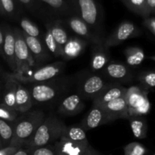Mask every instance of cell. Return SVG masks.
Listing matches in <instances>:
<instances>
[{"label":"cell","instance_id":"obj_19","mask_svg":"<svg viewBox=\"0 0 155 155\" xmlns=\"http://www.w3.org/2000/svg\"><path fill=\"white\" fill-rule=\"evenodd\" d=\"M110 54L109 48L103 44L92 45V58H91V71L99 74L109 63Z\"/></svg>","mask_w":155,"mask_h":155},{"label":"cell","instance_id":"obj_36","mask_svg":"<svg viewBox=\"0 0 155 155\" xmlns=\"http://www.w3.org/2000/svg\"><path fill=\"white\" fill-rule=\"evenodd\" d=\"M30 155H58L53 145H45L29 149Z\"/></svg>","mask_w":155,"mask_h":155},{"label":"cell","instance_id":"obj_47","mask_svg":"<svg viewBox=\"0 0 155 155\" xmlns=\"http://www.w3.org/2000/svg\"><path fill=\"white\" fill-rule=\"evenodd\" d=\"M0 15H2V9H1V6H0Z\"/></svg>","mask_w":155,"mask_h":155},{"label":"cell","instance_id":"obj_12","mask_svg":"<svg viewBox=\"0 0 155 155\" xmlns=\"http://www.w3.org/2000/svg\"><path fill=\"white\" fill-rule=\"evenodd\" d=\"M22 34L34 61L35 67L45 65L47 62L51 60L53 58L52 55L48 51L42 40L28 36L23 32Z\"/></svg>","mask_w":155,"mask_h":155},{"label":"cell","instance_id":"obj_46","mask_svg":"<svg viewBox=\"0 0 155 155\" xmlns=\"http://www.w3.org/2000/svg\"><path fill=\"white\" fill-rule=\"evenodd\" d=\"M2 148H4V146H3V144L2 142V140L0 139V149H2Z\"/></svg>","mask_w":155,"mask_h":155},{"label":"cell","instance_id":"obj_43","mask_svg":"<svg viewBox=\"0 0 155 155\" xmlns=\"http://www.w3.org/2000/svg\"><path fill=\"white\" fill-rule=\"evenodd\" d=\"M3 42H4V33H3V30L2 27H0V55L2 57H3Z\"/></svg>","mask_w":155,"mask_h":155},{"label":"cell","instance_id":"obj_20","mask_svg":"<svg viewBox=\"0 0 155 155\" xmlns=\"http://www.w3.org/2000/svg\"><path fill=\"white\" fill-rule=\"evenodd\" d=\"M89 42L77 36H70L62 48V60L70 61L79 57L86 49Z\"/></svg>","mask_w":155,"mask_h":155},{"label":"cell","instance_id":"obj_27","mask_svg":"<svg viewBox=\"0 0 155 155\" xmlns=\"http://www.w3.org/2000/svg\"><path fill=\"white\" fill-rule=\"evenodd\" d=\"M61 137L77 142H89L86 138V131L80 125L67 126L62 133Z\"/></svg>","mask_w":155,"mask_h":155},{"label":"cell","instance_id":"obj_22","mask_svg":"<svg viewBox=\"0 0 155 155\" xmlns=\"http://www.w3.org/2000/svg\"><path fill=\"white\" fill-rule=\"evenodd\" d=\"M2 78L5 80V83H3L2 92V103L16 110L15 98H16V90L18 82L9 77L8 73H5Z\"/></svg>","mask_w":155,"mask_h":155},{"label":"cell","instance_id":"obj_32","mask_svg":"<svg viewBox=\"0 0 155 155\" xmlns=\"http://www.w3.org/2000/svg\"><path fill=\"white\" fill-rule=\"evenodd\" d=\"M12 136H13L12 123L0 119V139L2 140L4 148L9 146Z\"/></svg>","mask_w":155,"mask_h":155},{"label":"cell","instance_id":"obj_15","mask_svg":"<svg viewBox=\"0 0 155 155\" xmlns=\"http://www.w3.org/2000/svg\"><path fill=\"white\" fill-rule=\"evenodd\" d=\"M4 33V42H3L2 58L5 61L8 66L12 70V73H16V62L15 57V38L14 34L13 27L8 25H3L2 27Z\"/></svg>","mask_w":155,"mask_h":155},{"label":"cell","instance_id":"obj_21","mask_svg":"<svg viewBox=\"0 0 155 155\" xmlns=\"http://www.w3.org/2000/svg\"><path fill=\"white\" fill-rule=\"evenodd\" d=\"M46 5L53 13L66 18L77 15L72 0H36Z\"/></svg>","mask_w":155,"mask_h":155},{"label":"cell","instance_id":"obj_7","mask_svg":"<svg viewBox=\"0 0 155 155\" xmlns=\"http://www.w3.org/2000/svg\"><path fill=\"white\" fill-rule=\"evenodd\" d=\"M148 92L139 86H133L127 88L125 95L128 108L129 117L133 116H144L148 114L151 108V104L148 98Z\"/></svg>","mask_w":155,"mask_h":155},{"label":"cell","instance_id":"obj_13","mask_svg":"<svg viewBox=\"0 0 155 155\" xmlns=\"http://www.w3.org/2000/svg\"><path fill=\"white\" fill-rule=\"evenodd\" d=\"M85 103L83 99L77 93L69 94L58 104L57 113L65 117H72L79 114L84 110Z\"/></svg>","mask_w":155,"mask_h":155},{"label":"cell","instance_id":"obj_8","mask_svg":"<svg viewBox=\"0 0 155 155\" xmlns=\"http://www.w3.org/2000/svg\"><path fill=\"white\" fill-rule=\"evenodd\" d=\"M13 31L15 38V57L16 62V73L15 74H20L34 68L35 63L21 29L13 27Z\"/></svg>","mask_w":155,"mask_h":155},{"label":"cell","instance_id":"obj_24","mask_svg":"<svg viewBox=\"0 0 155 155\" xmlns=\"http://www.w3.org/2000/svg\"><path fill=\"white\" fill-rule=\"evenodd\" d=\"M15 101H16V110L18 113H25L30 110V109L33 107L31 95L28 88L19 82L17 87Z\"/></svg>","mask_w":155,"mask_h":155},{"label":"cell","instance_id":"obj_39","mask_svg":"<svg viewBox=\"0 0 155 155\" xmlns=\"http://www.w3.org/2000/svg\"><path fill=\"white\" fill-rule=\"evenodd\" d=\"M18 148L13 146H7L0 149V155H13Z\"/></svg>","mask_w":155,"mask_h":155},{"label":"cell","instance_id":"obj_1","mask_svg":"<svg viewBox=\"0 0 155 155\" xmlns=\"http://www.w3.org/2000/svg\"><path fill=\"white\" fill-rule=\"evenodd\" d=\"M77 74L62 75L42 83L25 85L28 88L33 106L50 107L58 105L64 97L71 94L76 86Z\"/></svg>","mask_w":155,"mask_h":155},{"label":"cell","instance_id":"obj_44","mask_svg":"<svg viewBox=\"0 0 155 155\" xmlns=\"http://www.w3.org/2000/svg\"><path fill=\"white\" fill-rule=\"evenodd\" d=\"M2 88H3V83L0 80V100L2 99Z\"/></svg>","mask_w":155,"mask_h":155},{"label":"cell","instance_id":"obj_3","mask_svg":"<svg viewBox=\"0 0 155 155\" xmlns=\"http://www.w3.org/2000/svg\"><path fill=\"white\" fill-rule=\"evenodd\" d=\"M66 124L54 114L45 116L36 133L27 141L23 148L27 149L52 145L61 137Z\"/></svg>","mask_w":155,"mask_h":155},{"label":"cell","instance_id":"obj_14","mask_svg":"<svg viewBox=\"0 0 155 155\" xmlns=\"http://www.w3.org/2000/svg\"><path fill=\"white\" fill-rule=\"evenodd\" d=\"M127 88L124 85L114 82H108L93 99V104L103 105L110 101L125 96Z\"/></svg>","mask_w":155,"mask_h":155},{"label":"cell","instance_id":"obj_45","mask_svg":"<svg viewBox=\"0 0 155 155\" xmlns=\"http://www.w3.org/2000/svg\"><path fill=\"white\" fill-rule=\"evenodd\" d=\"M5 73V72H4V71H3V70L2 69L1 67H0V77H3V76H4Z\"/></svg>","mask_w":155,"mask_h":155},{"label":"cell","instance_id":"obj_6","mask_svg":"<svg viewBox=\"0 0 155 155\" xmlns=\"http://www.w3.org/2000/svg\"><path fill=\"white\" fill-rule=\"evenodd\" d=\"M108 81L98 73L84 71L77 74L76 92L83 100H92L98 95Z\"/></svg>","mask_w":155,"mask_h":155},{"label":"cell","instance_id":"obj_28","mask_svg":"<svg viewBox=\"0 0 155 155\" xmlns=\"http://www.w3.org/2000/svg\"><path fill=\"white\" fill-rule=\"evenodd\" d=\"M142 89L149 92L154 90L155 86V72L153 70H147L139 73L136 77Z\"/></svg>","mask_w":155,"mask_h":155},{"label":"cell","instance_id":"obj_40","mask_svg":"<svg viewBox=\"0 0 155 155\" xmlns=\"http://www.w3.org/2000/svg\"><path fill=\"white\" fill-rule=\"evenodd\" d=\"M147 9L149 12L150 15L154 14L155 12V0H145Z\"/></svg>","mask_w":155,"mask_h":155},{"label":"cell","instance_id":"obj_11","mask_svg":"<svg viewBox=\"0 0 155 155\" xmlns=\"http://www.w3.org/2000/svg\"><path fill=\"white\" fill-rule=\"evenodd\" d=\"M63 21L64 24L77 36L87 41L89 43L103 44L104 38L97 35L80 17L77 15H72L68 17Z\"/></svg>","mask_w":155,"mask_h":155},{"label":"cell","instance_id":"obj_41","mask_svg":"<svg viewBox=\"0 0 155 155\" xmlns=\"http://www.w3.org/2000/svg\"><path fill=\"white\" fill-rule=\"evenodd\" d=\"M13 155H30V151L29 149L25 148H20L14 153Z\"/></svg>","mask_w":155,"mask_h":155},{"label":"cell","instance_id":"obj_37","mask_svg":"<svg viewBox=\"0 0 155 155\" xmlns=\"http://www.w3.org/2000/svg\"><path fill=\"white\" fill-rule=\"evenodd\" d=\"M24 8L30 11L34 15H37L41 13V9L39 8V3L36 0H18Z\"/></svg>","mask_w":155,"mask_h":155},{"label":"cell","instance_id":"obj_18","mask_svg":"<svg viewBox=\"0 0 155 155\" xmlns=\"http://www.w3.org/2000/svg\"><path fill=\"white\" fill-rule=\"evenodd\" d=\"M101 107L107 115L110 122L118 119L128 120V108L125 96L109 101L101 105Z\"/></svg>","mask_w":155,"mask_h":155},{"label":"cell","instance_id":"obj_2","mask_svg":"<svg viewBox=\"0 0 155 155\" xmlns=\"http://www.w3.org/2000/svg\"><path fill=\"white\" fill-rule=\"evenodd\" d=\"M45 117V114L40 109L20 113L17 119L12 122L13 136L10 146L22 148L33 136Z\"/></svg>","mask_w":155,"mask_h":155},{"label":"cell","instance_id":"obj_31","mask_svg":"<svg viewBox=\"0 0 155 155\" xmlns=\"http://www.w3.org/2000/svg\"><path fill=\"white\" fill-rule=\"evenodd\" d=\"M130 10L143 18L150 16L147 9L145 0H121Z\"/></svg>","mask_w":155,"mask_h":155},{"label":"cell","instance_id":"obj_35","mask_svg":"<svg viewBox=\"0 0 155 155\" xmlns=\"http://www.w3.org/2000/svg\"><path fill=\"white\" fill-rule=\"evenodd\" d=\"M124 155H145L148 152L143 145L139 142H131L124 148Z\"/></svg>","mask_w":155,"mask_h":155},{"label":"cell","instance_id":"obj_33","mask_svg":"<svg viewBox=\"0 0 155 155\" xmlns=\"http://www.w3.org/2000/svg\"><path fill=\"white\" fill-rule=\"evenodd\" d=\"M0 6L2 15L10 18H18L19 12L15 0H0Z\"/></svg>","mask_w":155,"mask_h":155},{"label":"cell","instance_id":"obj_23","mask_svg":"<svg viewBox=\"0 0 155 155\" xmlns=\"http://www.w3.org/2000/svg\"><path fill=\"white\" fill-rule=\"evenodd\" d=\"M45 27H46V30H48L51 33L53 39L55 40L58 45L61 48H63L70 37L67 32L66 27H64L63 21L60 19L53 20L46 23Z\"/></svg>","mask_w":155,"mask_h":155},{"label":"cell","instance_id":"obj_34","mask_svg":"<svg viewBox=\"0 0 155 155\" xmlns=\"http://www.w3.org/2000/svg\"><path fill=\"white\" fill-rule=\"evenodd\" d=\"M20 113L4 103H0V119L12 123L17 119Z\"/></svg>","mask_w":155,"mask_h":155},{"label":"cell","instance_id":"obj_4","mask_svg":"<svg viewBox=\"0 0 155 155\" xmlns=\"http://www.w3.org/2000/svg\"><path fill=\"white\" fill-rule=\"evenodd\" d=\"M66 69L64 61H55L51 64L35 67L23 74L8 73V75L24 85L42 83L62 75Z\"/></svg>","mask_w":155,"mask_h":155},{"label":"cell","instance_id":"obj_29","mask_svg":"<svg viewBox=\"0 0 155 155\" xmlns=\"http://www.w3.org/2000/svg\"><path fill=\"white\" fill-rule=\"evenodd\" d=\"M19 25L23 33L32 37L42 40V34L40 30L35 23L30 21L29 18L22 17L19 19Z\"/></svg>","mask_w":155,"mask_h":155},{"label":"cell","instance_id":"obj_38","mask_svg":"<svg viewBox=\"0 0 155 155\" xmlns=\"http://www.w3.org/2000/svg\"><path fill=\"white\" fill-rule=\"evenodd\" d=\"M143 25L153 36H155V18L154 16L144 18Z\"/></svg>","mask_w":155,"mask_h":155},{"label":"cell","instance_id":"obj_17","mask_svg":"<svg viewBox=\"0 0 155 155\" xmlns=\"http://www.w3.org/2000/svg\"><path fill=\"white\" fill-rule=\"evenodd\" d=\"M110 122V120L102 107L99 105L92 104V108L82 120L80 126L86 132Z\"/></svg>","mask_w":155,"mask_h":155},{"label":"cell","instance_id":"obj_42","mask_svg":"<svg viewBox=\"0 0 155 155\" xmlns=\"http://www.w3.org/2000/svg\"><path fill=\"white\" fill-rule=\"evenodd\" d=\"M83 155H102V154H101L100 152H98V151L94 149L91 145H89L88 149L86 150V153H85Z\"/></svg>","mask_w":155,"mask_h":155},{"label":"cell","instance_id":"obj_30","mask_svg":"<svg viewBox=\"0 0 155 155\" xmlns=\"http://www.w3.org/2000/svg\"><path fill=\"white\" fill-rule=\"evenodd\" d=\"M42 42L50 54L52 55V57L56 58H61L62 48L58 45V43L53 39L52 36L48 30H46L42 34Z\"/></svg>","mask_w":155,"mask_h":155},{"label":"cell","instance_id":"obj_10","mask_svg":"<svg viewBox=\"0 0 155 155\" xmlns=\"http://www.w3.org/2000/svg\"><path fill=\"white\" fill-rule=\"evenodd\" d=\"M107 81L120 84H130L134 80V74L131 68L126 64L118 61H109L99 73Z\"/></svg>","mask_w":155,"mask_h":155},{"label":"cell","instance_id":"obj_9","mask_svg":"<svg viewBox=\"0 0 155 155\" xmlns=\"http://www.w3.org/2000/svg\"><path fill=\"white\" fill-rule=\"evenodd\" d=\"M141 29L132 21H124L104 39L103 45L107 48L117 46L126 40L132 38L139 37L142 35Z\"/></svg>","mask_w":155,"mask_h":155},{"label":"cell","instance_id":"obj_5","mask_svg":"<svg viewBox=\"0 0 155 155\" xmlns=\"http://www.w3.org/2000/svg\"><path fill=\"white\" fill-rule=\"evenodd\" d=\"M76 13L97 35L104 38L101 6L95 0H72Z\"/></svg>","mask_w":155,"mask_h":155},{"label":"cell","instance_id":"obj_26","mask_svg":"<svg viewBox=\"0 0 155 155\" xmlns=\"http://www.w3.org/2000/svg\"><path fill=\"white\" fill-rule=\"evenodd\" d=\"M127 65L131 68H137L145 59V51L139 47H128L124 51Z\"/></svg>","mask_w":155,"mask_h":155},{"label":"cell","instance_id":"obj_16","mask_svg":"<svg viewBox=\"0 0 155 155\" xmlns=\"http://www.w3.org/2000/svg\"><path fill=\"white\" fill-rule=\"evenodd\" d=\"M89 145V142H74L63 137H61L53 144L58 155H83Z\"/></svg>","mask_w":155,"mask_h":155},{"label":"cell","instance_id":"obj_25","mask_svg":"<svg viewBox=\"0 0 155 155\" xmlns=\"http://www.w3.org/2000/svg\"><path fill=\"white\" fill-rule=\"evenodd\" d=\"M130 128L136 138L143 139L147 137L148 124L146 119L143 116H133L128 118Z\"/></svg>","mask_w":155,"mask_h":155}]
</instances>
